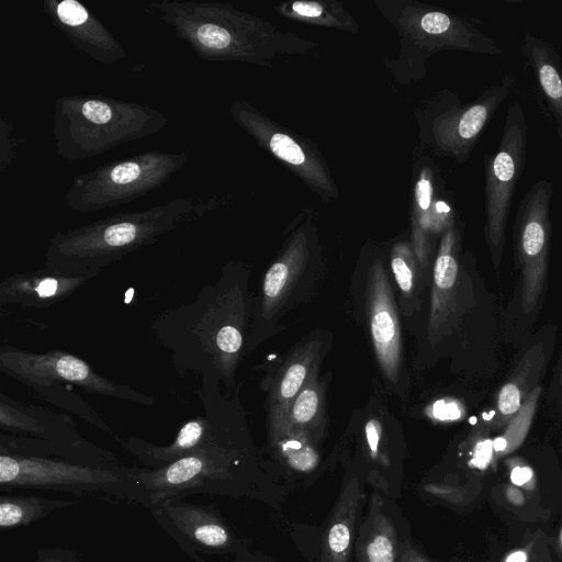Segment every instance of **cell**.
Instances as JSON below:
<instances>
[{"label": "cell", "mask_w": 562, "mask_h": 562, "mask_svg": "<svg viewBox=\"0 0 562 562\" xmlns=\"http://www.w3.org/2000/svg\"><path fill=\"white\" fill-rule=\"evenodd\" d=\"M398 562H431L426 559L414 546L408 541L404 540L398 547Z\"/></svg>", "instance_id": "836d02e7"}, {"label": "cell", "mask_w": 562, "mask_h": 562, "mask_svg": "<svg viewBox=\"0 0 562 562\" xmlns=\"http://www.w3.org/2000/svg\"><path fill=\"white\" fill-rule=\"evenodd\" d=\"M176 525L195 542L209 548H223L229 543L226 527L205 509L176 507L170 512Z\"/></svg>", "instance_id": "7402d4cb"}, {"label": "cell", "mask_w": 562, "mask_h": 562, "mask_svg": "<svg viewBox=\"0 0 562 562\" xmlns=\"http://www.w3.org/2000/svg\"><path fill=\"white\" fill-rule=\"evenodd\" d=\"M323 404V389L315 374L295 397L288 414L283 435L297 434L311 438L312 432L321 425Z\"/></svg>", "instance_id": "603a6c76"}, {"label": "cell", "mask_w": 562, "mask_h": 562, "mask_svg": "<svg viewBox=\"0 0 562 562\" xmlns=\"http://www.w3.org/2000/svg\"><path fill=\"white\" fill-rule=\"evenodd\" d=\"M512 484L532 492L537 487V477L532 468L520 457H510L505 461Z\"/></svg>", "instance_id": "f1b7e54d"}, {"label": "cell", "mask_w": 562, "mask_h": 562, "mask_svg": "<svg viewBox=\"0 0 562 562\" xmlns=\"http://www.w3.org/2000/svg\"><path fill=\"white\" fill-rule=\"evenodd\" d=\"M232 431L210 442L191 454L153 471H140V482L150 491L167 492L194 487L206 479H223L228 473L232 451L228 443Z\"/></svg>", "instance_id": "7c38bea8"}, {"label": "cell", "mask_w": 562, "mask_h": 562, "mask_svg": "<svg viewBox=\"0 0 562 562\" xmlns=\"http://www.w3.org/2000/svg\"><path fill=\"white\" fill-rule=\"evenodd\" d=\"M98 274L63 273L45 266L31 272H15L0 282V306L48 307L70 296Z\"/></svg>", "instance_id": "4fadbf2b"}, {"label": "cell", "mask_w": 562, "mask_h": 562, "mask_svg": "<svg viewBox=\"0 0 562 562\" xmlns=\"http://www.w3.org/2000/svg\"><path fill=\"white\" fill-rule=\"evenodd\" d=\"M398 547L394 525L383 512V501L379 494H374L367 521L361 526L358 536V560L398 562Z\"/></svg>", "instance_id": "44dd1931"}, {"label": "cell", "mask_w": 562, "mask_h": 562, "mask_svg": "<svg viewBox=\"0 0 562 562\" xmlns=\"http://www.w3.org/2000/svg\"><path fill=\"white\" fill-rule=\"evenodd\" d=\"M167 117L157 110L111 98H60L54 112L57 153L83 159L158 132Z\"/></svg>", "instance_id": "277c9868"}, {"label": "cell", "mask_w": 562, "mask_h": 562, "mask_svg": "<svg viewBox=\"0 0 562 562\" xmlns=\"http://www.w3.org/2000/svg\"><path fill=\"white\" fill-rule=\"evenodd\" d=\"M321 346L310 341L300 347L283 366L268 400V431L273 445L285 430L289 411L305 383L316 374Z\"/></svg>", "instance_id": "9a60e30c"}, {"label": "cell", "mask_w": 562, "mask_h": 562, "mask_svg": "<svg viewBox=\"0 0 562 562\" xmlns=\"http://www.w3.org/2000/svg\"><path fill=\"white\" fill-rule=\"evenodd\" d=\"M548 345L544 339L532 344L501 386L496 396V414L491 424L492 428L506 426L538 386L537 382L549 358Z\"/></svg>", "instance_id": "d6986e66"}, {"label": "cell", "mask_w": 562, "mask_h": 562, "mask_svg": "<svg viewBox=\"0 0 562 562\" xmlns=\"http://www.w3.org/2000/svg\"><path fill=\"white\" fill-rule=\"evenodd\" d=\"M186 161L183 153L148 151L101 166L74 179L67 205L87 213L132 202L165 183Z\"/></svg>", "instance_id": "8992f818"}, {"label": "cell", "mask_w": 562, "mask_h": 562, "mask_svg": "<svg viewBox=\"0 0 562 562\" xmlns=\"http://www.w3.org/2000/svg\"><path fill=\"white\" fill-rule=\"evenodd\" d=\"M435 411L436 416L443 420H457L464 414L463 406L457 401H439Z\"/></svg>", "instance_id": "1f68e13d"}, {"label": "cell", "mask_w": 562, "mask_h": 562, "mask_svg": "<svg viewBox=\"0 0 562 562\" xmlns=\"http://www.w3.org/2000/svg\"><path fill=\"white\" fill-rule=\"evenodd\" d=\"M368 316L376 359L382 372L397 383L402 369V339L394 294L383 266L376 263L368 277Z\"/></svg>", "instance_id": "8fae6325"}, {"label": "cell", "mask_w": 562, "mask_h": 562, "mask_svg": "<svg viewBox=\"0 0 562 562\" xmlns=\"http://www.w3.org/2000/svg\"><path fill=\"white\" fill-rule=\"evenodd\" d=\"M432 188L430 181L423 177L416 187V199L422 210L427 211L431 203Z\"/></svg>", "instance_id": "d6a6232c"}, {"label": "cell", "mask_w": 562, "mask_h": 562, "mask_svg": "<svg viewBox=\"0 0 562 562\" xmlns=\"http://www.w3.org/2000/svg\"><path fill=\"white\" fill-rule=\"evenodd\" d=\"M273 445L285 463L296 471L307 472L318 464V454L304 435L285 434Z\"/></svg>", "instance_id": "4316f807"}, {"label": "cell", "mask_w": 562, "mask_h": 562, "mask_svg": "<svg viewBox=\"0 0 562 562\" xmlns=\"http://www.w3.org/2000/svg\"><path fill=\"white\" fill-rule=\"evenodd\" d=\"M361 487L351 479L340 492L322 539V562H350Z\"/></svg>", "instance_id": "ffe728a7"}, {"label": "cell", "mask_w": 562, "mask_h": 562, "mask_svg": "<svg viewBox=\"0 0 562 562\" xmlns=\"http://www.w3.org/2000/svg\"><path fill=\"white\" fill-rule=\"evenodd\" d=\"M519 53L531 69L538 102L544 115L554 125L557 136L562 140V67L555 47L525 31L521 35Z\"/></svg>", "instance_id": "5bb4252c"}, {"label": "cell", "mask_w": 562, "mask_h": 562, "mask_svg": "<svg viewBox=\"0 0 562 562\" xmlns=\"http://www.w3.org/2000/svg\"><path fill=\"white\" fill-rule=\"evenodd\" d=\"M55 15L61 31L81 50L102 63H113L124 57V50L97 18L75 0H64L55 5Z\"/></svg>", "instance_id": "ac0fdd59"}, {"label": "cell", "mask_w": 562, "mask_h": 562, "mask_svg": "<svg viewBox=\"0 0 562 562\" xmlns=\"http://www.w3.org/2000/svg\"><path fill=\"white\" fill-rule=\"evenodd\" d=\"M559 541H560V547L562 549V527H561L560 533H559Z\"/></svg>", "instance_id": "74e56055"}, {"label": "cell", "mask_w": 562, "mask_h": 562, "mask_svg": "<svg viewBox=\"0 0 562 562\" xmlns=\"http://www.w3.org/2000/svg\"><path fill=\"white\" fill-rule=\"evenodd\" d=\"M541 392L542 387L538 385L508 422L503 432L493 439L494 460L508 456L521 446L535 418Z\"/></svg>", "instance_id": "cb8c5ba5"}, {"label": "cell", "mask_w": 562, "mask_h": 562, "mask_svg": "<svg viewBox=\"0 0 562 562\" xmlns=\"http://www.w3.org/2000/svg\"><path fill=\"white\" fill-rule=\"evenodd\" d=\"M505 495L507 501L515 506H521L525 504L526 498L522 490L512 483L506 486Z\"/></svg>", "instance_id": "d590c367"}, {"label": "cell", "mask_w": 562, "mask_h": 562, "mask_svg": "<svg viewBox=\"0 0 562 562\" xmlns=\"http://www.w3.org/2000/svg\"><path fill=\"white\" fill-rule=\"evenodd\" d=\"M241 272L225 266L189 303L159 314L151 325L155 340L170 352L180 375L192 372L201 383L229 389L245 349L246 289Z\"/></svg>", "instance_id": "6da1fadb"}, {"label": "cell", "mask_w": 562, "mask_h": 562, "mask_svg": "<svg viewBox=\"0 0 562 562\" xmlns=\"http://www.w3.org/2000/svg\"><path fill=\"white\" fill-rule=\"evenodd\" d=\"M292 10L302 16H319L323 13L322 7L316 2L296 1L292 4Z\"/></svg>", "instance_id": "e575fe53"}, {"label": "cell", "mask_w": 562, "mask_h": 562, "mask_svg": "<svg viewBox=\"0 0 562 562\" xmlns=\"http://www.w3.org/2000/svg\"><path fill=\"white\" fill-rule=\"evenodd\" d=\"M366 431V440L367 447L369 450V454L372 460L384 463L383 456L381 454L380 443H381V435H382V426L381 423L371 418L366 423L364 427Z\"/></svg>", "instance_id": "4dcf8cb0"}, {"label": "cell", "mask_w": 562, "mask_h": 562, "mask_svg": "<svg viewBox=\"0 0 562 562\" xmlns=\"http://www.w3.org/2000/svg\"><path fill=\"white\" fill-rule=\"evenodd\" d=\"M391 268L402 294L404 308L408 311V305L418 301L424 284V272H420L409 251L402 249L393 252Z\"/></svg>", "instance_id": "484cf974"}, {"label": "cell", "mask_w": 562, "mask_h": 562, "mask_svg": "<svg viewBox=\"0 0 562 562\" xmlns=\"http://www.w3.org/2000/svg\"><path fill=\"white\" fill-rule=\"evenodd\" d=\"M530 546L515 549L506 554L503 562H528L530 555Z\"/></svg>", "instance_id": "8d00e7d4"}, {"label": "cell", "mask_w": 562, "mask_h": 562, "mask_svg": "<svg viewBox=\"0 0 562 562\" xmlns=\"http://www.w3.org/2000/svg\"><path fill=\"white\" fill-rule=\"evenodd\" d=\"M458 285L457 235L451 231L442 239L432 271L429 333L434 341L447 334L452 325L457 311Z\"/></svg>", "instance_id": "e0dca14e"}, {"label": "cell", "mask_w": 562, "mask_h": 562, "mask_svg": "<svg viewBox=\"0 0 562 562\" xmlns=\"http://www.w3.org/2000/svg\"><path fill=\"white\" fill-rule=\"evenodd\" d=\"M0 370L30 387L45 401L70 411L103 431H111L108 424L93 407L71 391L72 386L88 393L145 406L154 405L156 402L145 393L102 376L87 361L64 350L53 349L40 353L13 346H2Z\"/></svg>", "instance_id": "3957f363"}, {"label": "cell", "mask_w": 562, "mask_h": 562, "mask_svg": "<svg viewBox=\"0 0 562 562\" xmlns=\"http://www.w3.org/2000/svg\"><path fill=\"white\" fill-rule=\"evenodd\" d=\"M553 189L548 179L536 181L520 200L515 216L514 250L521 272L520 299L525 314L538 306L547 282Z\"/></svg>", "instance_id": "52a82bcc"}, {"label": "cell", "mask_w": 562, "mask_h": 562, "mask_svg": "<svg viewBox=\"0 0 562 562\" xmlns=\"http://www.w3.org/2000/svg\"><path fill=\"white\" fill-rule=\"evenodd\" d=\"M0 428L9 435L52 443L68 458L106 460L108 452L85 440L69 415L16 401L3 392L0 393Z\"/></svg>", "instance_id": "9c48e42d"}, {"label": "cell", "mask_w": 562, "mask_h": 562, "mask_svg": "<svg viewBox=\"0 0 562 562\" xmlns=\"http://www.w3.org/2000/svg\"><path fill=\"white\" fill-rule=\"evenodd\" d=\"M560 375H561V380H562V369H561V373H560Z\"/></svg>", "instance_id": "f35d334b"}, {"label": "cell", "mask_w": 562, "mask_h": 562, "mask_svg": "<svg viewBox=\"0 0 562 562\" xmlns=\"http://www.w3.org/2000/svg\"><path fill=\"white\" fill-rule=\"evenodd\" d=\"M196 393L204 406V415L183 423L172 442L167 446H157L131 437L122 442V446L143 462L160 468L193 453L232 431L233 408L228 400L220 393L218 385L201 383Z\"/></svg>", "instance_id": "ba28073f"}, {"label": "cell", "mask_w": 562, "mask_h": 562, "mask_svg": "<svg viewBox=\"0 0 562 562\" xmlns=\"http://www.w3.org/2000/svg\"><path fill=\"white\" fill-rule=\"evenodd\" d=\"M491 426L477 427L470 437V463L480 470L486 469L494 460L493 439L490 437Z\"/></svg>", "instance_id": "83f0119b"}, {"label": "cell", "mask_w": 562, "mask_h": 562, "mask_svg": "<svg viewBox=\"0 0 562 562\" xmlns=\"http://www.w3.org/2000/svg\"><path fill=\"white\" fill-rule=\"evenodd\" d=\"M55 505L63 506V503L36 497H1L0 526L4 529L29 524L52 510Z\"/></svg>", "instance_id": "d4e9b609"}, {"label": "cell", "mask_w": 562, "mask_h": 562, "mask_svg": "<svg viewBox=\"0 0 562 562\" xmlns=\"http://www.w3.org/2000/svg\"><path fill=\"white\" fill-rule=\"evenodd\" d=\"M270 148L277 157L291 165L297 166L305 160L302 148L285 134H274L270 139Z\"/></svg>", "instance_id": "f546056e"}, {"label": "cell", "mask_w": 562, "mask_h": 562, "mask_svg": "<svg viewBox=\"0 0 562 562\" xmlns=\"http://www.w3.org/2000/svg\"><path fill=\"white\" fill-rule=\"evenodd\" d=\"M117 473L97 464L1 452L0 484L7 487L95 486L120 482Z\"/></svg>", "instance_id": "30bf717a"}, {"label": "cell", "mask_w": 562, "mask_h": 562, "mask_svg": "<svg viewBox=\"0 0 562 562\" xmlns=\"http://www.w3.org/2000/svg\"><path fill=\"white\" fill-rule=\"evenodd\" d=\"M206 204L178 199L138 212L119 213L49 239L44 266L63 273H100L140 247L157 241L180 224L200 217Z\"/></svg>", "instance_id": "7a4b0ae2"}, {"label": "cell", "mask_w": 562, "mask_h": 562, "mask_svg": "<svg viewBox=\"0 0 562 562\" xmlns=\"http://www.w3.org/2000/svg\"><path fill=\"white\" fill-rule=\"evenodd\" d=\"M516 77L506 74L449 120L450 150L464 159L486 125L516 87Z\"/></svg>", "instance_id": "2e32d148"}, {"label": "cell", "mask_w": 562, "mask_h": 562, "mask_svg": "<svg viewBox=\"0 0 562 562\" xmlns=\"http://www.w3.org/2000/svg\"><path fill=\"white\" fill-rule=\"evenodd\" d=\"M528 135L524 109L513 101L499 142L484 159V237L495 269L502 261L508 216L527 161Z\"/></svg>", "instance_id": "5b68a950"}]
</instances>
